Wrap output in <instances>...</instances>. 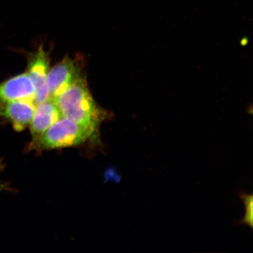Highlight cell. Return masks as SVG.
I'll list each match as a JSON object with an SVG mask.
<instances>
[{
  "label": "cell",
  "instance_id": "6da1fadb",
  "mask_svg": "<svg viewBox=\"0 0 253 253\" xmlns=\"http://www.w3.org/2000/svg\"><path fill=\"white\" fill-rule=\"evenodd\" d=\"M53 100L63 118L98 129L103 120V113L95 103L84 79L79 78L72 86Z\"/></svg>",
  "mask_w": 253,
  "mask_h": 253
},
{
  "label": "cell",
  "instance_id": "7a4b0ae2",
  "mask_svg": "<svg viewBox=\"0 0 253 253\" xmlns=\"http://www.w3.org/2000/svg\"><path fill=\"white\" fill-rule=\"evenodd\" d=\"M98 129L62 118L53 124L36 143L33 148L52 150L77 146L94 138Z\"/></svg>",
  "mask_w": 253,
  "mask_h": 253
},
{
  "label": "cell",
  "instance_id": "3957f363",
  "mask_svg": "<svg viewBox=\"0 0 253 253\" xmlns=\"http://www.w3.org/2000/svg\"><path fill=\"white\" fill-rule=\"evenodd\" d=\"M49 70V55L43 47L41 46L30 56L28 60L27 72L36 90L35 103L36 104L49 99L47 88V78Z\"/></svg>",
  "mask_w": 253,
  "mask_h": 253
},
{
  "label": "cell",
  "instance_id": "277c9868",
  "mask_svg": "<svg viewBox=\"0 0 253 253\" xmlns=\"http://www.w3.org/2000/svg\"><path fill=\"white\" fill-rule=\"evenodd\" d=\"M75 63L66 57L49 70L47 78L49 98L54 100L80 78Z\"/></svg>",
  "mask_w": 253,
  "mask_h": 253
},
{
  "label": "cell",
  "instance_id": "5b68a950",
  "mask_svg": "<svg viewBox=\"0 0 253 253\" xmlns=\"http://www.w3.org/2000/svg\"><path fill=\"white\" fill-rule=\"evenodd\" d=\"M62 118L61 111L54 100L49 99L36 104L29 125L32 136L31 145L36 143L50 126Z\"/></svg>",
  "mask_w": 253,
  "mask_h": 253
},
{
  "label": "cell",
  "instance_id": "8992f818",
  "mask_svg": "<svg viewBox=\"0 0 253 253\" xmlns=\"http://www.w3.org/2000/svg\"><path fill=\"white\" fill-rule=\"evenodd\" d=\"M36 90L26 73L0 83V103L15 100L33 101Z\"/></svg>",
  "mask_w": 253,
  "mask_h": 253
},
{
  "label": "cell",
  "instance_id": "52a82bcc",
  "mask_svg": "<svg viewBox=\"0 0 253 253\" xmlns=\"http://www.w3.org/2000/svg\"><path fill=\"white\" fill-rule=\"evenodd\" d=\"M36 107L33 101L15 100L0 103V117L10 122L16 131H21L30 125Z\"/></svg>",
  "mask_w": 253,
  "mask_h": 253
},
{
  "label": "cell",
  "instance_id": "ba28073f",
  "mask_svg": "<svg viewBox=\"0 0 253 253\" xmlns=\"http://www.w3.org/2000/svg\"><path fill=\"white\" fill-rule=\"evenodd\" d=\"M240 197L245 206L246 212L244 217L235 222V224H244L248 225L251 228L253 227V196L247 194L244 192H240Z\"/></svg>",
  "mask_w": 253,
  "mask_h": 253
},
{
  "label": "cell",
  "instance_id": "9c48e42d",
  "mask_svg": "<svg viewBox=\"0 0 253 253\" xmlns=\"http://www.w3.org/2000/svg\"><path fill=\"white\" fill-rule=\"evenodd\" d=\"M3 189H4V185H3L2 183L0 182V193L1 192Z\"/></svg>",
  "mask_w": 253,
  "mask_h": 253
}]
</instances>
